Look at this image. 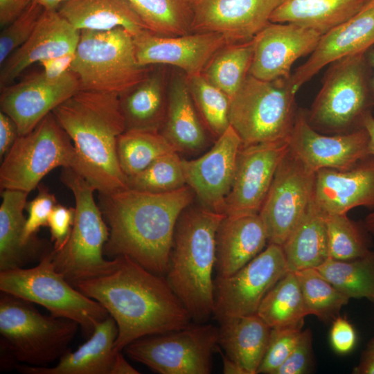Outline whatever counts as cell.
<instances>
[{
	"label": "cell",
	"mask_w": 374,
	"mask_h": 374,
	"mask_svg": "<svg viewBox=\"0 0 374 374\" xmlns=\"http://www.w3.org/2000/svg\"><path fill=\"white\" fill-rule=\"evenodd\" d=\"M53 252L35 267L1 271L0 290L40 305L55 317L75 321L84 336L89 337L109 314L100 303L82 293L55 269Z\"/></svg>",
	"instance_id": "9"
},
{
	"label": "cell",
	"mask_w": 374,
	"mask_h": 374,
	"mask_svg": "<svg viewBox=\"0 0 374 374\" xmlns=\"http://www.w3.org/2000/svg\"><path fill=\"white\" fill-rule=\"evenodd\" d=\"M74 57L75 52L43 60L38 64L48 77L57 78L70 71Z\"/></svg>",
	"instance_id": "50"
},
{
	"label": "cell",
	"mask_w": 374,
	"mask_h": 374,
	"mask_svg": "<svg viewBox=\"0 0 374 374\" xmlns=\"http://www.w3.org/2000/svg\"><path fill=\"white\" fill-rule=\"evenodd\" d=\"M321 34L290 23L269 22L253 38L249 75L262 80L290 78L293 64L311 54Z\"/></svg>",
	"instance_id": "20"
},
{
	"label": "cell",
	"mask_w": 374,
	"mask_h": 374,
	"mask_svg": "<svg viewBox=\"0 0 374 374\" xmlns=\"http://www.w3.org/2000/svg\"><path fill=\"white\" fill-rule=\"evenodd\" d=\"M256 314L271 328L303 327L309 314L295 272L288 271L271 287Z\"/></svg>",
	"instance_id": "34"
},
{
	"label": "cell",
	"mask_w": 374,
	"mask_h": 374,
	"mask_svg": "<svg viewBox=\"0 0 374 374\" xmlns=\"http://www.w3.org/2000/svg\"><path fill=\"white\" fill-rule=\"evenodd\" d=\"M80 33L57 9H44L29 39L0 66V89L35 63L74 53Z\"/></svg>",
	"instance_id": "23"
},
{
	"label": "cell",
	"mask_w": 374,
	"mask_h": 374,
	"mask_svg": "<svg viewBox=\"0 0 374 374\" xmlns=\"http://www.w3.org/2000/svg\"><path fill=\"white\" fill-rule=\"evenodd\" d=\"M315 177L289 149L258 213L269 243L282 246L305 215L313 203Z\"/></svg>",
	"instance_id": "14"
},
{
	"label": "cell",
	"mask_w": 374,
	"mask_h": 374,
	"mask_svg": "<svg viewBox=\"0 0 374 374\" xmlns=\"http://www.w3.org/2000/svg\"><path fill=\"white\" fill-rule=\"evenodd\" d=\"M19 134L15 121L3 112H0V159L12 147Z\"/></svg>",
	"instance_id": "49"
},
{
	"label": "cell",
	"mask_w": 374,
	"mask_h": 374,
	"mask_svg": "<svg viewBox=\"0 0 374 374\" xmlns=\"http://www.w3.org/2000/svg\"><path fill=\"white\" fill-rule=\"evenodd\" d=\"M313 204L324 215L347 213L357 206L374 209V156L368 155L348 170H318Z\"/></svg>",
	"instance_id": "24"
},
{
	"label": "cell",
	"mask_w": 374,
	"mask_h": 374,
	"mask_svg": "<svg viewBox=\"0 0 374 374\" xmlns=\"http://www.w3.org/2000/svg\"><path fill=\"white\" fill-rule=\"evenodd\" d=\"M133 39L141 66L172 65L181 69L186 76L202 74L214 55L228 44L222 35L215 33L168 36L148 29Z\"/></svg>",
	"instance_id": "19"
},
{
	"label": "cell",
	"mask_w": 374,
	"mask_h": 374,
	"mask_svg": "<svg viewBox=\"0 0 374 374\" xmlns=\"http://www.w3.org/2000/svg\"><path fill=\"white\" fill-rule=\"evenodd\" d=\"M148 29L177 36L189 34L193 21L190 0H127Z\"/></svg>",
	"instance_id": "38"
},
{
	"label": "cell",
	"mask_w": 374,
	"mask_h": 374,
	"mask_svg": "<svg viewBox=\"0 0 374 374\" xmlns=\"http://www.w3.org/2000/svg\"><path fill=\"white\" fill-rule=\"evenodd\" d=\"M218 337L219 328L195 322L141 337L123 350L132 360L160 374H209Z\"/></svg>",
	"instance_id": "12"
},
{
	"label": "cell",
	"mask_w": 374,
	"mask_h": 374,
	"mask_svg": "<svg viewBox=\"0 0 374 374\" xmlns=\"http://www.w3.org/2000/svg\"><path fill=\"white\" fill-rule=\"evenodd\" d=\"M241 145L240 137L230 125L206 153L195 159H182L186 185L202 206L224 213Z\"/></svg>",
	"instance_id": "21"
},
{
	"label": "cell",
	"mask_w": 374,
	"mask_h": 374,
	"mask_svg": "<svg viewBox=\"0 0 374 374\" xmlns=\"http://www.w3.org/2000/svg\"><path fill=\"white\" fill-rule=\"evenodd\" d=\"M150 70L151 66L139 63L133 35L122 27L80 30L70 69L81 89L118 96L142 81Z\"/></svg>",
	"instance_id": "6"
},
{
	"label": "cell",
	"mask_w": 374,
	"mask_h": 374,
	"mask_svg": "<svg viewBox=\"0 0 374 374\" xmlns=\"http://www.w3.org/2000/svg\"><path fill=\"white\" fill-rule=\"evenodd\" d=\"M362 125L369 135L368 153L374 156V116L370 110L364 114ZM364 226L368 232L374 236V211L366 217Z\"/></svg>",
	"instance_id": "52"
},
{
	"label": "cell",
	"mask_w": 374,
	"mask_h": 374,
	"mask_svg": "<svg viewBox=\"0 0 374 374\" xmlns=\"http://www.w3.org/2000/svg\"><path fill=\"white\" fill-rule=\"evenodd\" d=\"M302 327L271 328L267 350L257 373L274 374L297 344Z\"/></svg>",
	"instance_id": "44"
},
{
	"label": "cell",
	"mask_w": 374,
	"mask_h": 374,
	"mask_svg": "<svg viewBox=\"0 0 374 374\" xmlns=\"http://www.w3.org/2000/svg\"><path fill=\"white\" fill-rule=\"evenodd\" d=\"M78 327L73 320L43 315L33 303L1 292V346L17 362L47 366L69 350Z\"/></svg>",
	"instance_id": "8"
},
{
	"label": "cell",
	"mask_w": 374,
	"mask_h": 374,
	"mask_svg": "<svg viewBox=\"0 0 374 374\" xmlns=\"http://www.w3.org/2000/svg\"><path fill=\"white\" fill-rule=\"evenodd\" d=\"M60 180L74 196L75 217L67 243L61 250L53 251L52 260L55 269L75 287L82 281L113 271L118 258L103 257L109 231L95 202V188L72 168H62Z\"/></svg>",
	"instance_id": "5"
},
{
	"label": "cell",
	"mask_w": 374,
	"mask_h": 374,
	"mask_svg": "<svg viewBox=\"0 0 374 374\" xmlns=\"http://www.w3.org/2000/svg\"><path fill=\"white\" fill-rule=\"evenodd\" d=\"M290 78L262 80L248 75L230 99L229 124L242 146L288 141L298 109Z\"/></svg>",
	"instance_id": "7"
},
{
	"label": "cell",
	"mask_w": 374,
	"mask_h": 374,
	"mask_svg": "<svg viewBox=\"0 0 374 374\" xmlns=\"http://www.w3.org/2000/svg\"><path fill=\"white\" fill-rule=\"evenodd\" d=\"M368 61L371 65L374 68V51L370 52L368 55ZM371 89L373 96V104H374V75L371 82Z\"/></svg>",
	"instance_id": "57"
},
{
	"label": "cell",
	"mask_w": 374,
	"mask_h": 374,
	"mask_svg": "<svg viewBox=\"0 0 374 374\" xmlns=\"http://www.w3.org/2000/svg\"><path fill=\"white\" fill-rule=\"evenodd\" d=\"M57 10L80 31L122 27L134 36L148 29L127 0H64Z\"/></svg>",
	"instance_id": "29"
},
{
	"label": "cell",
	"mask_w": 374,
	"mask_h": 374,
	"mask_svg": "<svg viewBox=\"0 0 374 374\" xmlns=\"http://www.w3.org/2000/svg\"><path fill=\"white\" fill-rule=\"evenodd\" d=\"M370 1L282 0L269 21L294 24L323 35L355 16Z\"/></svg>",
	"instance_id": "31"
},
{
	"label": "cell",
	"mask_w": 374,
	"mask_h": 374,
	"mask_svg": "<svg viewBox=\"0 0 374 374\" xmlns=\"http://www.w3.org/2000/svg\"><path fill=\"white\" fill-rule=\"evenodd\" d=\"M195 197L188 185L161 193L128 188L98 193V206L109 231L104 255L112 259L127 256L166 276L177 222Z\"/></svg>",
	"instance_id": "1"
},
{
	"label": "cell",
	"mask_w": 374,
	"mask_h": 374,
	"mask_svg": "<svg viewBox=\"0 0 374 374\" xmlns=\"http://www.w3.org/2000/svg\"><path fill=\"white\" fill-rule=\"evenodd\" d=\"M1 192L0 271L39 262L53 251V245L46 240L37 244H26L23 241L26 220L24 211L29 193L9 189Z\"/></svg>",
	"instance_id": "26"
},
{
	"label": "cell",
	"mask_w": 374,
	"mask_h": 374,
	"mask_svg": "<svg viewBox=\"0 0 374 374\" xmlns=\"http://www.w3.org/2000/svg\"><path fill=\"white\" fill-rule=\"evenodd\" d=\"M119 102L125 130L160 132L168 103L163 72L151 69L142 81L119 96Z\"/></svg>",
	"instance_id": "32"
},
{
	"label": "cell",
	"mask_w": 374,
	"mask_h": 374,
	"mask_svg": "<svg viewBox=\"0 0 374 374\" xmlns=\"http://www.w3.org/2000/svg\"><path fill=\"white\" fill-rule=\"evenodd\" d=\"M253 54V39L227 44L210 60L202 75L231 99L249 75Z\"/></svg>",
	"instance_id": "35"
},
{
	"label": "cell",
	"mask_w": 374,
	"mask_h": 374,
	"mask_svg": "<svg viewBox=\"0 0 374 374\" xmlns=\"http://www.w3.org/2000/svg\"><path fill=\"white\" fill-rule=\"evenodd\" d=\"M75 217V208L66 207L57 204L53 209L48 221L51 233V241L53 251L61 250L67 243L71 233Z\"/></svg>",
	"instance_id": "47"
},
{
	"label": "cell",
	"mask_w": 374,
	"mask_h": 374,
	"mask_svg": "<svg viewBox=\"0 0 374 374\" xmlns=\"http://www.w3.org/2000/svg\"><path fill=\"white\" fill-rule=\"evenodd\" d=\"M289 149L288 141L241 145L233 181L224 201L226 215L259 213Z\"/></svg>",
	"instance_id": "17"
},
{
	"label": "cell",
	"mask_w": 374,
	"mask_h": 374,
	"mask_svg": "<svg viewBox=\"0 0 374 374\" xmlns=\"http://www.w3.org/2000/svg\"><path fill=\"white\" fill-rule=\"evenodd\" d=\"M52 113L73 143L80 175L98 193L127 188L116 150L125 131L118 95L80 89Z\"/></svg>",
	"instance_id": "3"
},
{
	"label": "cell",
	"mask_w": 374,
	"mask_h": 374,
	"mask_svg": "<svg viewBox=\"0 0 374 374\" xmlns=\"http://www.w3.org/2000/svg\"><path fill=\"white\" fill-rule=\"evenodd\" d=\"M195 106L205 128L215 137H220L230 126V99L202 74L186 76Z\"/></svg>",
	"instance_id": "40"
},
{
	"label": "cell",
	"mask_w": 374,
	"mask_h": 374,
	"mask_svg": "<svg viewBox=\"0 0 374 374\" xmlns=\"http://www.w3.org/2000/svg\"><path fill=\"white\" fill-rule=\"evenodd\" d=\"M282 0H192V33H215L228 44L251 40Z\"/></svg>",
	"instance_id": "18"
},
{
	"label": "cell",
	"mask_w": 374,
	"mask_h": 374,
	"mask_svg": "<svg viewBox=\"0 0 374 374\" xmlns=\"http://www.w3.org/2000/svg\"><path fill=\"white\" fill-rule=\"evenodd\" d=\"M365 53L348 56L330 64L310 109L308 123L315 130L338 134L360 128L369 110Z\"/></svg>",
	"instance_id": "11"
},
{
	"label": "cell",
	"mask_w": 374,
	"mask_h": 374,
	"mask_svg": "<svg viewBox=\"0 0 374 374\" xmlns=\"http://www.w3.org/2000/svg\"><path fill=\"white\" fill-rule=\"evenodd\" d=\"M57 167L76 170L78 163L70 137L51 112L31 132L19 135L3 158L1 191L9 189L30 193Z\"/></svg>",
	"instance_id": "10"
},
{
	"label": "cell",
	"mask_w": 374,
	"mask_h": 374,
	"mask_svg": "<svg viewBox=\"0 0 374 374\" xmlns=\"http://www.w3.org/2000/svg\"><path fill=\"white\" fill-rule=\"evenodd\" d=\"M281 247L290 271L317 268L329 258L325 216L313 203Z\"/></svg>",
	"instance_id": "33"
},
{
	"label": "cell",
	"mask_w": 374,
	"mask_h": 374,
	"mask_svg": "<svg viewBox=\"0 0 374 374\" xmlns=\"http://www.w3.org/2000/svg\"><path fill=\"white\" fill-rule=\"evenodd\" d=\"M186 185L182 159L173 151L154 161L139 174L127 178L128 188L161 193L177 190Z\"/></svg>",
	"instance_id": "42"
},
{
	"label": "cell",
	"mask_w": 374,
	"mask_h": 374,
	"mask_svg": "<svg viewBox=\"0 0 374 374\" xmlns=\"http://www.w3.org/2000/svg\"><path fill=\"white\" fill-rule=\"evenodd\" d=\"M44 8L35 1L0 33V66L31 36Z\"/></svg>",
	"instance_id": "43"
},
{
	"label": "cell",
	"mask_w": 374,
	"mask_h": 374,
	"mask_svg": "<svg viewBox=\"0 0 374 374\" xmlns=\"http://www.w3.org/2000/svg\"><path fill=\"white\" fill-rule=\"evenodd\" d=\"M354 374H374V337L362 353L359 364L353 368Z\"/></svg>",
	"instance_id": "53"
},
{
	"label": "cell",
	"mask_w": 374,
	"mask_h": 374,
	"mask_svg": "<svg viewBox=\"0 0 374 374\" xmlns=\"http://www.w3.org/2000/svg\"><path fill=\"white\" fill-rule=\"evenodd\" d=\"M80 89L71 71L57 78L48 77L42 70L33 72L1 89V112L15 121L19 135H24Z\"/></svg>",
	"instance_id": "15"
},
{
	"label": "cell",
	"mask_w": 374,
	"mask_h": 374,
	"mask_svg": "<svg viewBox=\"0 0 374 374\" xmlns=\"http://www.w3.org/2000/svg\"><path fill=\"white\" fill-rule=\"evenodd\" d=\"M267 242V231L259 213L225 215L216 233L217 276L235 273L258 255Z\"/></svg>",
	"instance_id": "25"
},
{
	"label": "cell",
	"mask_w": 374,
	"mask_h": 374,
	"mask_svg": "<svg viewBox=\"0 0 374 374\" xmlns=\"http://www.w3.org/2000/svg\"><path fill=\"white\" fill-rule=\"evenodd\" d=\"M224 374H247L246 371L238 363L230 359L220 351Z\"/></svg>",
	"instance_id": "55"
},
{
	"label": "cell",
	"mask_w": 374,
	"mask_h": 374,
	"mask_svg": "<svg viewBox=\"0 0 374 374\" xmlns=\"http://www.w3.org/2000/svg\"><path fill=\"white\" fill-rule=\"evenodd\" d=\"M225 214L188 206L177 222L166 278L196 323L213 315L216 233Z\"/></svg>",
	"instance_id": "4"
},
{
	"label": "cell",
	"mask_w": 374,
	"mask_h": 374,
	"mask_svg": "<svg viewBox=\"0 0 374 374\" xmlns=\"http://www.w3.org/2000/svg\"><path fill=\"white\" fill-rule=\"evenodd\" d=\"M41 5L44 9H57L64 0H33Z\"/></svg>",
	"instance_id": "56"
},
{
	"label": "cell",
	"mask_w": 374,
	"mask_h": 374,
	"mask_svg": "<svg viewBox=\"0 0 374 374\" xmlns=\"http://www.w3.org/2000/svg\"><path fill=\"white\" fill-rule=\"evenodd\" d=\"M374 44V0L348 20L321 35L309 58L291 75L296 93L324 66L366 51Z\"/></svg>",
	"instance_id": "22"
},
{
	"label": "cell",
	"mask_w": 374,
	"mask_h": 374,
	"mask_svg": "<svg viewBox=\"0 0 374 374\" xmlns=\"http://www.w3.org/2000/svg\"><path fill=\"white\" fill-rule=\"evenodd\" d=\"M32 0H0V26L4 28L27 8Z\"/></svg>",
	"instance_id": "51"
},
{
	"label": "cell",
	"mask_w": 374,
	"mask_h": 374,
	"mask_svg": "<svg viewBox=\"0 0 374 374\" xmlns=\"http://www.w3.org/2000/svg\"><path fill=\"white\" fill-rule=\"evenodd\" d=\"M116 150L121 168L127 178L161 156L176 151L160 132L136 130H125L118 136Z\"/></svg>",
	"instance_id": "37"
},
{
	"label": "cell",
	"mask_w": 374,
	"mask_h": 374,
	"mask_svg": "<svg viewBox=\"0 0 374 374\" xmlns=\"http://www.w3.org/2000/svg\"><path fill=\"white\" fill-rule=\"evenodd\" d=\"M330 342L333 349L339 354H347L355 346L357 340L354 326L346 319L339 316L332 321Z\"/></svg>",
	"instance_id": "48"
},
{
	"label": "cell",
	"mask_w": 374,
	"mask_h": 374,
	"mask_svg": "<svg viewBox=\"0 0 374 374\" xmlns=\"http://www.w3.org/2000/svg\"><path fill=\"white\" fill-rule=\"evenodd\" d=\"M308 314L324 322L333 321L350 299L338 290L316 269L295 271Z\"/></svg>",
	"instance_id": "39"
},
{
	"label": "cell",
	"mask_w": 374,
	"mask_h": 374,
	"mask_svg": "<svg viewBox=\"0 0 374 374\" xmlns=\"http://www.w3.org/2000/svg\"><path fill=\"white\" fill-rule=\"evenodd\" d=\"M37 196L27 202L25 209L28 212L23 233V241L26 244H37L44 240L37 236L42 226H48L50 215L57 203L56 197L43 184L37 186Z\"/></svg>",
	"instance_id": "45"
},
{
	"label": "cell",
	"mask_w": 374,
	"mask_h": 374,
	"mask_svg": "<svg viewBox=\"0 0 374 374\" xmlns=\"http://www.w3.org/2000/svg\"><path fill=\"white\" fill-rule=\"evenodd\" d=\"M314 269L350 299L364 298L374 302V251L349 260L328 258Z\"/></svg>",
	"instance_id": "36"
},
{
	"label": "cell",
	"mask_w": 374,
	"mask_h": 374,
	"mask_svg": "<svg viewBox=\"0 0 374 374\" xmlns=\"http://www.w3.org/2000/svg\"><path fill=\"white\" fill-rule=\"evenodd\" d=\"M192 1V0H190Z\"/></svg>",
	"instance_id": "58"
},
{
	"label": "cell",
	"mask_w": 374,
	"mask_h": 374,
	"mask_svg": "<svg viewBox=\"0 0 374 374\" xmlns=\"http://www.w3.org/2000/svg\"><path fill=\"white\" fill-rule=\"evenodd\" d=\"M118 327L114 319L108 316L95 328L89 339L76 350H68L55 366H17L24 374H110L118 352L114 343Z\"/></svg>",
	"instance_id": "27"
},
{
	"label": "cell",
	"mask_w": 374,
	"mask_h": 374,
	"mask_svg": "<svg viewBox=\"0 0 374 374\" xmlns=\"http://www.w3.org/2000/svg\"><path fill=\"white\" fill-rule=\"evenodd\" d=\"M220 323L218 344L247 374H256L267 348L271 328L257 314L230 318Z\"/></svg>",
	"instance_id": "30"
},
{
	"label": "cell",
	"mask_w": 374,
	"mask_h": 374,
	"mask_svg": "<svg viewBox=\"0 0 374 374\" xmlns=\"http://www.w3.org/2000/svg\"><path fill=\"white\" fill-rule=\"evenodd\" d=\"M329 258L349 260L368 255V231L351 220L347 213L325 215Z\"/></svg>",
	"instance_id": "41"
},
{
	"label": "cell",
	"mask_w": 374,
	"mask_h": 374,
	"mask_svg": "<svg viewBox=\"0 0 374 374\" xmlns=\"http://www.w3.org/2000/svg\"><path fill=\"white\" fill-rule=\"evenodd\" d=\"M290 151L309 170H346L369 155V135L362 127L352 132L326 134L315 130L308 121L306 111L298 109L288 140Z\"/></svg>",
	"instance_id": "16"
},
{
	"label": "cell",
	"mask_w": 374,
	"mask_h": 374,
	"mask_svg": "<svg viewBox=\"0 0 374 374\" xmlns=\"http://www.w3.org/2000/svg\"><path fill=\"white\" fill-rule=\"evenodd\" d=\"M166 118L160 131L177 152H196L207 144L205 127L193 100L185 76L172 81Z\"/></svg>",
	"instance_id": "28"
},
{
	"label": "cell",
	"mask_w": 374,
	"mask_h": 374,
	"mask_svg": "<svg viewBox=\"0 0 374 374\" xmlns=\"http://www.w3.org/2000/svg\"><path fill=\"white\" fill-rule=\"evenodd\" d=\"M287 271L282 247L269 243L233 274L216 277L213 315L221 323L230 318L256 314L265 295Z\"/></svg>",
	"instance_id": "13"
},
{
	"label": "cell",
	"mask_w": 374,
	"mask_h": 374,
	"mask_svg": "<svg viewBox=\"0 0 374 374\" xmlns=\"http://www.w3.org/2000/svg\"><path fill=\"white\" fill-rule=\"evenodd\" d=\"M136 369L132 367L125 359L121 352L116 355L110 374H139Z\"/></svg>",
	"instance_id": "54"
},
{
	"label": "cell",
	"mask_w": 374,
	"mask_h": 374,
	"mask_svg": "<svg viewBox=\"0 0 374 374\" xmlns=\"http://www.w3.org/2000/svg\"><path fill=\"white\" fill-rule=\"evenodd\" d=\"M109 274L82 281L76 288L100 303L116 323L115 352L141 337L182 328L192 320L164 276L130 258L118 256Z\"/></svg>",
	"instance_id": "2"
},
{
	"label": "cell",
	"mask_w": 374,
	"mask_h": 374,
	"mask_svg": "<svg viewBox=\"0 0 374 374\" xmlns=\"http://www.w3.org/2000/svg\"><path fill=\"white\" fill-rule=\"evenodd\" d=\"M312 332L302 331L301 337L285 361L274 374H304L310 371L312 364Z\"/></svg>",
	"instance_id": "46"
}]
</instances>
